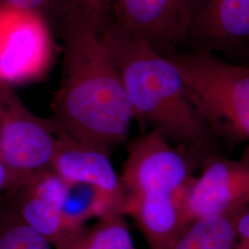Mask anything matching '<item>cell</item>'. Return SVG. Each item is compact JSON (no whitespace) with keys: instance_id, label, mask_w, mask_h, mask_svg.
I'll use <instances>...</instances> for the list:
<instances>
[{"instance_id":"obj_1","label":"cell","mask_w":249,"mask_h":249,"mask_svg":"<svg viewBox=\"0 0 249 249\" xmlns=\"http://www.w3.org/2000/svg\"><path fill=\"white\" fill-rule=\"evenodd\" d=\"M101 22L79 4L64 19L62 77L50 119L76 141L111 153L127 140L134 115Z\"/></svg>"},{"instance_id":"obj_2","label":"cell","mask_w":249,"mask_h":249,"mask_svg":"<svg viewBox=\"0 0 249 249\" xmlns=\"http://www.w3.org/2000/svg\"><path fill=\"white\" fill-rule=\"evenodd\" d=\"M101 35L116 58L134 120L204 160L220 154L218 142L187 95L176 65L153 45L120 26L109 15Z\"/></svg>"},{"instance_id":"obj_3","label":"cell","mask_w":249,"mask_h":249,"mask_svg":"<svg viewBox=\"0 0 249 249\" xmlns=\"http://www.w3.org/2000/svg\"><path fill=\"white\" fill-rule=\"evenodd\" d=\"M165 55L178 68L189 100L216 141L230 149L249 143V65L196 49Z\"/></svg>"},{"instance_id":"obj_4","label":"cell","mask_w":249,"mask_h":249,"mask_svg":"<svg viewBox=\"0 0 249 249\" xmlns=\"http://www.w3.org/2000/svg\"><path fill=\"white\" fill-rule=\"evenodd\" d=\"M203 161L196 151L149 130L130 143L120 178L126 196L173 195L195 177Z\"/></svg>"},{"instance_id":"obj_5","label":"cell","mask_w":249,"mask_h":249,"mask_svg":"<svg viewBox=\"0 0 249 249\" xmlns=\"http://www.w3.org/2000/svg\"><path fill=\"white\" fill-rule=\"evenodd\" d=\"M60 129L35 115L14 86L0 82V160L20 178L51 166Z\"/></svg>"},{"instance_id":"obj_6","label":"cell","mask_w":249,"mask_h":249,"mask_svg":"<svg viewBox=\"0 0 249 249\" xmlns=\"http://www.w3.org/2000/svg\"><path fill=\"white\" fill-rule=\"evenodd\" d=\"M53 56L51 26L40 14L0 7V82L14 86L38 80Z\"/></svg>"},{"instance_id":"obj_7","label":"cell","mask_w":249,"mask_h":249,"mask_svg":"<svg viewBox=\"0 0 249 249\" xmlns=\"http://www.w3.org/2000/svg\"><path fill=\"white\" fill-rule=\"evenodd\" d=\"M249 207V144L237 159L220 154L202 162L200 174L191 180L185 200V215L199 218L242 212Z\"/></svg>"},{"instance_id":"obj_8","label":"cell","mask_w":249,"mask_h":249,"mask_svg":"<svg viewBox=\"0 0 249 249\" xmlns=\"http://www.w3.org/2000/svg\"><path fill=\"white\" fill-rule=\"evenodd\" d=\"M187 47L243 64L249 52V0H193Z\"/></svg>"},{"instance_id":"obj_9","label":"cell","mask_w":249,"mask_h":249,"mask_svg":"<svg viewBox=\"0 0 249 249\" xmlns=\"http://www.w3.org/2000/svg\"><path fill=\"white\" fill-rule=\"evenodd\" d=\"M120 26L167 54L187 47L193 0H107Z\"/></svg>"},{"instance_id":"obj_10","label":"cell","mask_w":249,"mask_h":249,"mask_svg":"<svg viewBox=\"0 0 249 249\" xmlns=\"http://www.w3.org/2000/svg\"><path fill=\"white\" fill-rule=\"evenodd\" d=\"M50 167L70 186L94 187L124 214L126 193L110 153L80 142L61 130Z\"/></svg>"},{"instance_id":"obj_11","label":"cell","mask_w":249,"mask_h":249,"mask_svg":"<svg viewBox=\"0 0 249 249\" xmlns=\"http://www.w3.org/2000/svg\"><path fill=\"white\" fill-rule=\"evenodd\" d=\"M124 214H129L150 249H172L191 223L172 195L126 196Z\"/></svg>"},{"instance_id":"obj_12","label":"cell","mask_w":249,"mask_h":249,"mask_svg":"<svg viewBox=\"0 0 249 249\" xmlns=\"http://www.w3.org/2000/svg\"><path fill=\"white\" fill-rule=\"evenodd\" d=\"M22 222L44 237L54 249H61L69 240L63 229L60 209L33 195L18 184L4 198Z\"/></svg>"},{"instance_id":"obj_13","label":"cell","mask_w":249,"mask_h":249,"mask_svg":"<svg viewBox=\"0 0 249 249\" xmlns=\"http://www.w3.org/2000/svg\"><path fill=\"white\" fill-rule=\"evenodd\" d=\"M242 212L197 219L172 249H234L237 239L236 221Z\"/></svg>"},{"instance_id":"obj_14","label":"cell","mask_w":249,"mask_h":249,"mask_svg":"<svg viewBox=\"0 0 249 249\" xmlns=\"http://www.w3.org/2000/svg\"><path fill=\"white\" fill-rule=\"evenodd\" d=\"M133 239L124 216L84 227L61 249H132Z\"/></svg>"},{"instance_id":"obj_15","label":"cell","mask_w":249,"mask_h":249,"mask_svg":"<svg viewBox=\"0 0 249 249\" xmlns=\"http://www.w3.org/2000/svg\"><path fill=\"white\" fill-rule=\"evenodd\" d=\"M101 195L103 194L89 185L70 187L60 208L63 229L69 240L85 227L89 219L97 218V206Z\"/></svg>"},{"instance_id":"obj_16","label":"cell","mask_w":249,"mask_h":249,"mask_svg":"<svg viewBox=\"0 0 249 249\" xmlns=\"http://www.w3.org/2000/svg\"><path fill=\"white\" fill-rule=\"evenodd\" d=\"M52 246L21 221L4 199L0 204V249H52Z\"/></svg>"},{"instance_id":"obj_17","label":"cell","mask_w":249,"mask_h":249,"mask_svg":"<svg viewBox=\"0 0 249 249\" xmlns=\"http://www.w3.org/2000/svg\"><path fill=\"white\" fill-rule=\"evenodd\" d=\"M76 4H78L76 0H0V7H13L34 11L43 16L50 26L58 29Z\"/></svg>"},{"instance_id":"obj_18","label":"cell","mask_w":249,"mask_h":249,"mask_svg":"<svg viewBox=\"0 0 249 249\" xmlns=\"http://www.w3.org/2000/svg\"><path fill=\"white\" fill-rule=\"evenodd\" d=\"M23 178L13 173L0 160V204L3 202L7 195H9L18 187Z\"/></svg>"},{"instance_id":"obj_19","label":"cell","mask_w":249,"mask_h":249,"mask_svg":"<svg viewBox=\"0 0 249 249\" xmlns=\"http://www.w3.org/2000/svg\"><path fill=\"white\" fill-rule=\"evenodd\" d=\"M236 245L234 249L249 248V207L243 211L236 221Z\"/></svg>"},{"instance_id":"obj_20","label":"cell","mask_w":249,"mask_h":249,"mask_svg":"<svg viewBox=\"0 0 249 249\" xmlns=\"http://www.w3.org/2000/svg\"><path fill=\"white\" fill-rule=\"evenodd\" d=\"M76 2L82 9L101 20L110 15L107 0H76Z\"/></svg>"},{"instance_id":"obj_21","label":"cell","mask_w":249,"mask_h":249,"mask_svg":"<svg viewBox=\"0 0 249 249\" xmlns=\"http://www.w3.org/2000/svg\"><path fill=\"white\" fill-rule=\"evenodd\" d=\"M243 64H246V65H249V52L248 54H247V56H246V59H245V61Z\"/></svg>"},{"instance_id":"obj_22","label":"cell","mask_w":249,"mask_h":249,"mask_svg":"<svg viewBox=\"0 0 249 249\" xmlns=\"http://www.w3.org/2000/svg\"><path fill=\"white\" fill-rule=\"evenodd\" d=\"M135 249V248H133V249Z\"/></svg>"},{"instance_id":"obj_23","label":"cell","mask_w":249,"mask_h":249,"mask_svg":"<svg viewBox=\"0 0 249 249\" xmlns=\"http://www.w3.org/2000/svg\"></svg>"}]
</instances>
